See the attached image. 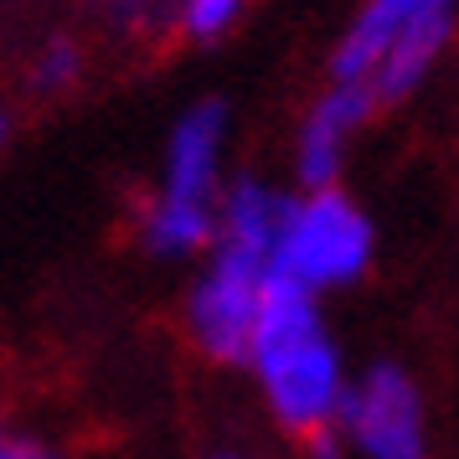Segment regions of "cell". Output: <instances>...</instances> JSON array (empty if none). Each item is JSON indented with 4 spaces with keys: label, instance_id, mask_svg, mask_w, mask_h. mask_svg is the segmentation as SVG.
Instances as JSON below:
<instances>
[{
    "label": "cell",
    "instance_id": "4fadbf2b",
    "mask_svg": "<svg viewBox=\"0 0 459 459\" xmlns=\"http://www.w3.org/2000/svg\"><path fill=\"white\" fill-rule=\"evenodd\" d=\"M11 145V114H0V150Z\"/></svg>",
    "mask_w": 459,
    "mask_h": 459
},
{
    "label": "cell",
    "instance_id": "9c48e42d",
    "mask_svg": "<svg viewBox=\"0 0 459 459\" xmlns=\"http://www.w3.org/2000/svg\"><path fill=\"white\" fill-rule=\"evenodd\" d=\"M78 73H83V57H78L73 42H52L42 57H37V88H47V93L78 83Z\"/></svg>",
    "mask_w": 459,
    "mask_h": 459
},
{
    "label": "cell",
    "instance_id": "277c9868",
    "mask_svg": "<svg viewBox=\"0 0 459 459\" xmlns=\"http://www.w3.org/2000/svg\"><path fill=\"white\" fill-rule=\"evenodd\" d=\"M372 253H377L372 217L341 186L284 196V217H279L269 258L273 279L320 299V294L351 290L356 279L372 269Z\"/></svg>",
    "mask_w": 459,
    "mask_h": 459
},
{
    "label": "cell",
    "instance_id": "52a82bcc",
    "mask_svg": "<svg viewBox=\"0 0 459 459\" xmlns=\"http://www.w3.org/2000/svg\"><path fill=\"white\" fill-rule=\"evenodd\" d=\"M459 0H367L356 11V22L346 26V37L331 52V83H356L367 88L372 67L382 63V52L393 47V37H403L413 22L455 11Z\"/></svg>",
    "mask_w": 459,
    "mask_h": 459
},
{
    "label": "cell",
    "instance_id": "3957f363",
    "mask_svg": "<svg viewBox=\"0 0 459 459\" xmlns=\"http://www.w3.org/2000/svg\"><path fill=\"white\" fill-rule=\"evenodd\" d=\"M222 155H228V104L196 99L170 125L160 181L140 207V243L155 258H202L222 202Z\"/></svg>",
    "mask_w": 459,
    "mask_h": 459
},
{
    "label": "cell",
    "instance_id": "7c38bea8",
    "mask_svg": "<svg viewBox=\"0 0 459 459\" xmlns=\"http://www.w3.org/2000/svg\"><path fill=\"white\" fill-rule=\"evenodd\" d=\"M202 459H248V455H243V449H207Z\"/></svg>",
    "mask_w": 459,
    "mask_h": 459
},
{
    "label": "cell",
    "instance_id": "8fae6325",
    "mask_svg": "<svg viewBox=\"0 0 459 459\" xmlns=\"http://www.w3.org/2000/svg\"><path fill=\"white\" fill-rule=\"evenodd\" d=\"M305 459H351V455H346V444L335 434H315L305 438Z\"/></svg>",
    "mask_w": 459,
    "mask_h": 459
},
{
    "label": "cell",
    "instance_id": "6da1fadb",
    "mask_svg": "<svg viewBox=\"0 0 459 459\" xmlns=\"http://www.w3.org/2000/svg\"><path fill=\"white\" fill-rule=\"evenodd\" d=\"M290 191L269 186L258 176H238L222 186L217 228L207 243V269L186 290V335L191 346L217 367H243L248 341L258 325L264 284H269L273 232L284 217Z\"/></svg>",
    "mask_w": 459,
    "mask_h": 459
},
{
    "label": "cell",
    "instance_id": "7a4b0ae2",
    "mask_svg": "<svg viewBox=\"0 0 459 459\" xmlns=\"http://www.w3.org/2000/svg\"><path fill=\"white\" fill-rule=\"evenodd\" d=\"M243 372H253L264 408L284 434L315 438L331 434L351 367L341 356L335 331L325 325L320 299L269 273Z\"/></svg>",
    "mask_w": 459,
    "mask_h": 459
},
{
    "label": "cell",
    "instance_id": "5b68a950",
    "mask_svg": "<svg viewBox=\"0 0 459 459\" xmlns=\"http://www.w3.org/2000/svg\"><path fill=\"white\" fill-rule=\"evenodd\" d=\"M331 434L346 444L351 459H429V397L403 361H367L346 377Z\"/></svg>",
    "mask_w": 459,
    "mask_h": 459
},
{
    "label": "cell",
    "instance_id": "30bf717a",
    "mask_svg": "<svg viewBox=\"0 0 459 459\" xmlns=\"http://www.w3.org/2000/svg\"><path fill=\"white\" fill-rule=\"evenodd\" d=\"M0 459H57V455H52V444H42L31 434H11L0 423Z\"/></svg>",
    "mask_w": 459,
    "mask_h": 459
},
{
    "label": "cell",
    "instance_id": "8992f818",
    "mask_svg": "<svg viewBox=\"0 0 459 459\" xmlns=\"http://www.w3.org/2000/svg\"><path fill=\"white\" fill-rule=\"evenodd\" d=\"M377 114L372 93L356 83H331L320 99L310 104V114L299 119L294 134V176L299 191H325L341 186V166H346V150H351L356 129Z\"/></svg>",
    "mask_w": 459,
    "mask_h": 459
},
{
    "label": "cell",
    "instance_id": "ba28073f",
    "mask_svg": "<svg viewBox=\"0 0 459 459\" xmlns=\"http://www.w3.org/2000/svg\"><path fill=\"white\" fill-rule=\"evenodd\" d=\"M243 5L248 0H181L176 5V26L186 31L191 42H217V37H228L238 26Z\"/></svg>",
    "mask_w": 459,
    "mask_h": 459
}]
</instances>
